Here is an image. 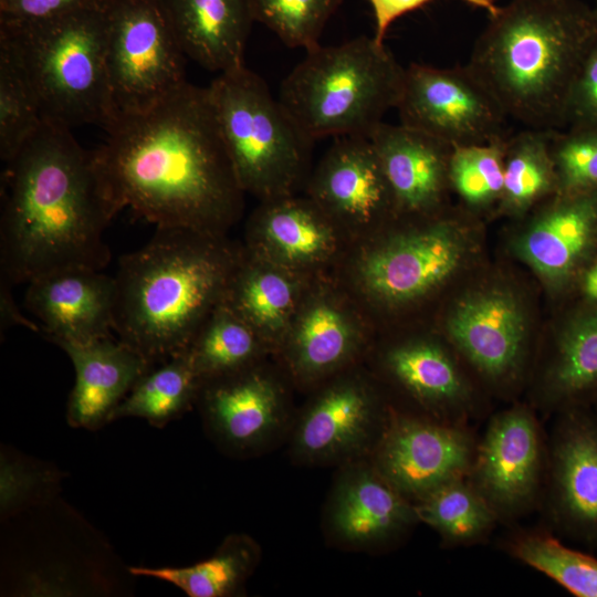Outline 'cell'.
Here are the masks:
<instances>
[{"label":"cell","instance_id":"obj_46","mask_svg":"<svg viewBox=\"0 0 597 597\" xmlns=\"http://www.w3.org/2000/svg\"><path fill=\"white\" fill-rule=\"evenodd\" d=\"M594 9H595V11L597 12V0H596V6H595V8H594Z\"/></svg>","mask_w":597,"mask_h":597},{"label":"cell","instance_id":"obj_20","mask_svg":"<svg viewBox=\"0 0 597 597\" xmlns=\"http://www.w3.org/2000/svg\"><path fill=\"white\" fill-rule=\"evenodd\" d=\"M59 346L70 357L75 371L66 407V420L73 428L96 430L111 422L116 407L156 364L112 336L64 342Z\"/></svg>","mask_w":597,"mask_h":597},{"label":"cell","instance_id":"obj_31","mask_svg":"<svg viewBox=\"0 0 597 597\" xmlns=\"http://www.w3.org/2000/svg\"><path fill=\"white\" fill-rule=\"evenodd\" d=\"M260 211L255 230L282 258L308 262L323 256L332 245L326 213L313 201L273 199Z\"/></svg>","mask_w":597,"mask_h":597},{"label":"cell","instance_id":"obj_11","mask_svg":"<svg viewBox=\"0 0 597 597\" xmlns=\"http://www.w3.org/2000/svg\"><path fill=\"white\" fill-rule=\"evenodd\" d=\"M476 441L470 425L389 411L368 458L415 504L440 486L468 476Z\"/></svg>","mask_w":597,"mask_h":597},{"label":"cell","instance_id":"obj_39","mask_svg":"<svg viewBox=\"0 0 597 597\" xmlns=\"http://www.w3.org/2000/svg\"><path fill=\"white\" fill-rule=\"evenodd\" d=\"M551 153L557 178V193L597 190V130H553Z\"/></svg>","mask_w":597,"mask_h":597},{"label":"cell","instance_id":"obj_27","mask_svg":"<svg viewBox=\"0 0 597 597\" xmlns=\"http://www.w3.org/2000/svg\"><path fill=\"white\" fill-rule=\"evenodd\" d=\"M156 364L116 407L111 422L139 418L163 428L180 418L197 401L201 380L185 350Z\"/></svg>","mask_w":597,"mask_h":597},{"label":"cell","instance_id":"obj_37","mask_svg":"<svg viewBox=\"0 0 597 597\" xmlns=\"http://www.w3.org/2000/svg\"><path fill=\"white\" fill-rule=\"evenodd\" d=\"M342 0H250L254 21L273 31L290 48L306 51L318 39Z\"/></svg>","mask_w":597,"mask_h":597},{"label":"cell","instance_id":"obj_36","mask_svg":"<svg viewBox=\"0 0 597 597\" xmlns=\"http://www.w3.org/2000/svg\"><path fill=\"white\" fill-rule=\"evenodd\" d=\"M506 137L485 144L452 146L449 158V186L473 209L500 203L504 180Z\"/></svg>","mask_w":597,"mask_h":597},{"label":"cell","instance_id":"obj_40","mask_svg":"<svg viewBox=\"0 0 597 597\" xmlns=\"http://www.w3.org/2000/svg\"><path fill=\"white\" fill-rule=\"evenodd\" d=\"M564 126L597 130V41L586 54L569 87Z\"/></svg>","mask_w":597,"mask_h":597},{"label":"cell","instance_id":"obj_2","mask_svg":"<svg viewBox=\"0 0 597 597\" xmlns=\"http://www.w3.org/2000/svg\"><path fill=\"white\" fill-rule=\"evenodd\" d=\"M1 178L0 270L11 285L70 269L103 270L116 216L92 151L70 127L43 121Z\"/></svg>","mask_w":597,"mask_h":597},{"label":"cell","instance_id":"obj_8","mask_svg":"<svg viewBox=\"0 0 597 597\" xmlns=\"http://www.w3.org/2000/svg\"><path fill=\"white\" fill-rule=\"evenodd\" d=\"M116 115L151 108L185 83V54L159 0H102Z\"/></svg>","mask_w":597,"mask_h":597},{"label":"cell","instance_id":"obj_3","mask_svg":"<svg viewBox=\"0 0 597 597\" xmlns=\"http://www.w3.org/2000/svg\"><path fill=\"white\" fill-rule=\"evenodd\" d=\"M596 41L597 12L578 0H512L490 17L468 66L507 117L556 129Z\"/></svg>","mask_w":597,"mask_h":597},{"label":"cell","instance_id":"obj_29","mask_svg":"<svg viewBox=\"0 0 597 597\" xmlns=\"http://www.w3.org/2000/svg\"><path fill=\"white\" fill-rule=\"evenodd\" d=\"M553 130L528 128L507 136L503 192L499 203L501 211L523 214L537 202L558 192L551 153Z\"/></svg>","mask_w":597,"mask_h":597},{"label":"cell","instance_id":"obj_7","mask_svg":"<svg viewBox=\"0 0 597 597\" xmlns=\"http://www.w3.org/2000/svg\"><path fill=\"white\" fill-rule=\"evenodd\" d=\"M208 87L241 188L268 199L285 197L313 142L245 65L220 73Z\"/></svg>","mask_w":597,"mask_h":597},{"label":"cell","instance_id":"obj_28","mask_svg":"<svg viewBox=\"0 0 597 597\" xmlns=\"http://www.w3.org/2000/svg\"><path fill=\"white\" fill-rule=\"evenodd\" d=\"M420 523L428 525L448 547L485 542L500 520L468 476L451 481L415 503Z\"/></svg>","mask_w":597,"mask_h":597},{"label":"cell","instance_id":"obj_16","mask_svg":"<svg viewBox=\"0 0 597 597\" xmlns=\"http://www.w3.org/2000/svg\"><path fill=\"white\" fill-rule=\"evenodd\" d=\"M461 234L458 224L444 220L390 240L362 261L363 285L388 303L429 293L460 266L465 250Z\"/></svg>","mask_w":597,"mask_h":597},{"label":"cell","instance_id":"obj_22","mask_svg":"<svg viewBox=\"0 0 597 597\" xmlns=\"http://www.w3.org/2000/svg\"><path fill=\"white\" fill-rule=\"evenodd\" d=\"M395 207L405 212L434 210L449 186L452 146L406 125L380 123L368 137Z\"/></svg>","mask_w":597,"mask_h":597},{"label":"cell","instance_id":"obj_32","mask_svg":"<svg viewBox=\"0 0 597 597\" xmlns=\"http://www.w3.org/2000/svg\"><path fill=\"white\" fill-rule=\"evenodd\" d=\"M515 559L577 597H597V558L569 548L546 531H517L505 542Z\"/></svg>","mask_w":597,"mask_h":597},{"label":"cell","instance_id":"obj_41","mask_svg":"<svg viewBox=\"0 0 597 597\" xmlns=\"http://www.w3.org/2000/svg\"><path fill=\"white\" fill-rule=\"evenodd\" d=\"M101 0H0V22L31 23L95 6Z\"/></svg>","mask_w":597,"mask_h":597},{"label":"cell","instance_id":"obj_33","mask_svg":"<svg viewBox=\"0 0 597 597\" xmlns=\"http://www.w3.org/2000/svg\"><path fill=\"white\" fill-rule=\"evenodd\" d=\"M354 345V332L345 315L334 305L318 302L300 321L292 342L291 363L302 376H320L342 365Z\"/></svg>","mask_w":597,"mask_h":597},{"label":"cell","instance_id":"obj_9","mask_svg":"<svg viewBox=\"0 0 597 597\" xmlns=\"http://www.w3.org/2000/svg\"><path fill=\"white\" fill-rule=\"evenodd\" d=\"M546 464L547 439L535 410L515 405L486 423L468 479L501 523L513 522L541 504Z\"/></svg>","mask_w":597,"mask_h":597},{"label":"cell","instance_id":"obj_24","mask_svg":"<svg viewBox=\"0 0 597 597\" xmlns=\"http://www.w3.org/2000/svg\"><path fill=\"white\" fill-rule=\"evenodd\" d=\"M392 379L415 399L425 416L462 425L474 417L471 384L453 356L428 341L392 347L385 356Z\"/></svg>","mask_w":597,"mask_h":597},{"label":"cell","instance_id":"obj_13","mask_svg":"<svg viewBox=\"0 0 597 597\" xmlns=\"http://www.w3.org/2000/svg\"><path fill=\"white\" fill-rule=\"evenodd\" d=\"M323 522L335 545L366 552L397 545L420 523L415 504L377 471L369 458L342 465Z\"/></svg>","mask_w":597,"mask_h":597},{"label":"cell","instance_id":"obj_34","mask_svg":"<svg viewBox=\"0 0 597 597\" xmlns=\"http://www.w3.org/2000/svg\"><path fill=\"white\" fill-rule=\"evenodd\" d=\"M293 300L292 283L281 273L253 265H237L222 303L256 332H270L283 324Z\"/></svg>","mask_w":597,"mask_h":597},{"label":"cell","instance_id":"obj_4","mask_svg":"<svg viewBox=\"0 0 597 597\" xmlns=\"http://www.w3.org/2000/svg\"><path fill=\"white\" fill-rule=\"evenodd\" d=\"M238 263L218 234L157 228L118 261L114 331L153 363L182 353L222 302Z\"/></svg>","mask_w":597,"mask_h":597},{"label":"cell","instance_id":"obj_10","mask_svg":"<svg viewBox=\"0 0 597 597\" xmlns=\"http://www.w3.org/2000/svg\"><path fill=\"white\" fill-rule=\"evenodd\" d=\"M396 108L400 124L450 146L506 137L507 116L469 66L439 69L412 63Z\"/></svg>","mask_w":597,"mask_h":597},{"label":"cell","instance_id":"obj_6","mask_svg":"<svg viewBox=\"0 0 597 597\" xmlns=\"http://www.w3.org/2000/svg\"><path fill=\"white\" fill-rule=\"evenodd\" d=\"M101 3L39 22H0V41L23 67L43 121L105 128L116 116Z\"/></svg>","mask_w":597,"mask_h":597},{"label":"cell","instance_id":"obj_42","mask_svg":"<svg viewBox=\"0 0 597 597\" xmlns=\"http://www.w3.org/2000/svg\"><path fill=\"white\" fill-rule=\"evenodd\" d=\"M375 18L374 39L384 43L389 27L400 17L417 10L432 0H367ZM469 6L482 9L490 17L499 13L501 7L495 0H459Z\"/></svg>","mask_w":597,"mask_h":597},{"label":"cell","instance_id":"obj_26","mask_svg":"<svg viewBox=\"0 0 597 597\" xmlns=\"http://www.w3.org/2000/svg\"><path fill=\"white\" fill-rule=\"evenodd\" d=\"M260 547L245 534H231L209 558L182 567L128 568L134 576L169 583L189 597H228L239 593L253 573Z\"/></svg>","mask_w":597,"mask_h":597},{"label":"cell","instance_id":"obj_18","mask_svg":"<svg viewBox=\"0 0 597 597\" xmlns=\"http://www.w3.org/2000/svg\"><path fill=\"white\" fill-rule=\"evenodd\" d=\"M197 402L209 434L233 454L255 451L284 425L279 390L250 367L203 380Z\"/></svg>","mask_w":597,"mask_h":597},{"label":"cell","instance_id":"obj_21","mask_svg":"<svg viewBox=\"0 0 597 597\" xmlns=\"http://www.w3.org/2000/svg\"><path fill=\"white\" fill-rule=\"evenodd\" d=\"M313 201L327 214L352 223L374 221L395 202L369 138H336L312 184Z\"/></svg>","mask_w":597,"mask_h":597},{"label":"cell","instance_id":"obj_19","mask_svg":"<svg viewBox=\"0 0 597 597\" xmlns=\"http://www.w3.org/2000/svg\"><path fill=\"white\" fill-rule=\"evenodd\" d=\"M27 308L56 345L109 337L114 331V277L93 269H70L28 283Z\"/></svg>","mask_w":597,"mask_h":597},{"label":"cell","instance_id":"obj_5","mask_svg":"<svg viewBox=\"0 0 597 597\" xmlns=\"http://www.w3.org/2000/svg\"><path fill=\"white\" fill-rule=\"evenodd\" d=\"M405 77L385 43L359 36L316 45L281 83L279 101L312 142L369 137L396 108Z\"/></svg>","mask_w":597,"mask_h":597},{"label":"cell","instance_id":"obj_12","mask_svg":"<svg viewBox=\"0 0 597 597\" xmlns=\"http://www.w3.org/2000/svg\"><path fill=\"white\" fill-rule=\"evenodd\" d=\"M541 504L551 528L597 548V415L591 406L556 412Z\"/></svg>","mask_w":597,"mask_h":597},{"label":"cell","instance_id":"obj_15","mask_svg":"<svg viewBox=\"0 0 597 597\" xmlns=\"http://www.w3.org/2000/svg\"><path fill=\"white\" fill-rule=\"evenodd\" d=\"M388 412L363 384L331 386L304 410L295 425L292 453L310 464H345L368 458Z\"/></svg>","mask_w":597,"mask_h":597},{"label":"cell","instance_id":"obj_25","mask_svg":"<svg viewBox=\"0 0 597 597\" xmlns=\"http://www.w3.org/2000/svg\"><path fill=\"white\" fill-rule=\"evenodd\" d=\"M537 391L541 407L555 413L597 400V307L569 314Z\"/></svg>","mask_w":597,"mask_h":597},{"label":"cell","instance_id":"obj_23","mask_svg":"<svg viewBox=\"0 0 597 597\" xmlns=\"http://www.w3.org/2000/svg\"><path fill=\"white\" fill-rule=\"evenodd\" d=\"M184 54L220 73L244 65L250 0H159Z\"/></svg>","mask_w":597,"mask_h":597},{"label":"cell","instance_id":"obj_17","mask_svg":"<svg viewBox=\"0 0 597 597\" xmlns=\"http://www.w3.org/2000/svg\"><path fill=\"white\" fill-rule=\"evenodd\" d=\"M516 250L549 286L569 289L597 250V190L551 197Z\"/></svg>","mask_w":597,"mask_h":597},{"label":"cell","instance_id":"obj_14","mask_svg":"<svg viewBox=\"0 0 597 597\" xmlns=\"http://www.w3.org/2000/svg\"><path fill=\"white\" fill-rule=\"evenodd\" d=\"M448 334L468 364L488 383L506 386L520 379L527 333L517 298L502 289L473 292L450 313Z\"/></svg>","mask_w":597,"mask_h":597},{"label":"cell","instance_id":"obj_35","mask_svg":"<svg viewBox=\"0 0 597 597\" xmlns=\"http://www.w3.org/2000/svg\"><path fill=\"white\" fill-rule=\"evenodd\" d=\"M43 123L34 90L8 44L0 41V157L6 164Z\"/></svg>","mask_w":597,"mask_h":597},{"label":"cell","instance_id":"obj_44","mask_svg":"<svg viewBox=\"0 0 597 597\" xmlns=\"http://www.w3.org/2000/svg\"><path fill=\"white\" fill-rule=\"evenodd\" d=\"M11 284L1 280V326L8 327L13 324H22L33 331H39L35 324L23 318L18 312V307L10 293Z\"/></svg>","mask_w":597,"mask_h":597},{"label":"cell","instance_id":"obj_43","mask_svg":"<svg viewBox=\"0 0 597 597\" xmlns=\"http://www.w3.org/2000/svg\"><path fill=\"white\" fill-rule=\"evenodd\" d=\"M569 289H574L577 295L578 306L576 310L597 307V250Z\"/></svg>","mask_w":597,"mask_h":597},{"label":"cell","instance_id":"obj_1","mask_svg":"<svg viewBox=\"0 0 597 597\" xmlns=\"http://www.w3.org/2000/svg\"><path fill=\"white\" fill-rule=\"evenodd\" d=\"M92 150L112 209L156 228L211 234L234 219L241 188L209 87L185 83L151 108L118 114Z\"/></svg>","mask_w":597,"mask_h":597},{"label":"cell","instance_id":"obj_30","mask_svg":"<svg viewBox=\"0 0 597 597\" xmlns=\"http://www.w3.org/2000/svg\"><path fill=\"white\" fill-rule=\"evenodd\" d=\"M185 352L202 383L251 367L259 352L258 332L221 302Z\"/></svg>","mask_w":597,"mask_h":597},{"label":"cell","instance_id":"obj_38","mask_svg":"<svg viewBox=\"0 0 597 597\" xmlns=\"http://www.w3.org/2000/svg\"><path fill=\"white\" fill-rule=\"evenodd\" d=\"M61 481L48 463L3 450L0 455V514L7 519L45 500Z\"/></svg>","mask_w":597,"mask_h":597},{"label":"cell","instance_id":"obj_45","mask_svg":"<svg viewBox=\"0 0 597 597\" xmlns=\"http://www.w3.org/2000/svg\"><path fill=\"white\" fill-rule=\"evenodd\" d=\"M593 409L595 410L596 415H597V400L591 405Z\"/></svg>","mask_w":597,"mask_h":597}]
</instances>
